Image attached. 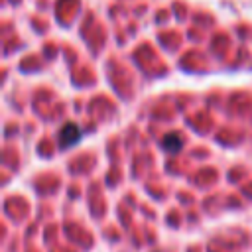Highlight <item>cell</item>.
Instances as JSON below:
<instances>
[{"label": "cell", "mask_w": 252, "mask_h": 252, "mask_svg": "<svg viewBox=\"0 0 252 252\" xmlns=\"http://www.w3.org/2000/svg\"><path fill=\"white\" fill-rule=\"evenodd\" d=\"M163 148L167 150V152H179L181 150V146H183V140H181V136L179 134H175V132H169V134H165L163 136Z\"/></svg>", "instance_id": "2"}, {"label": "cell", "mask_w": 252, "mask_h": 252, "mask_svg": "<svg viewBox=\"0 0 252 252\" xmlns=\"http://www.w3.org/2000/svg\"><path fill=\"white\" fill-rule=\"evenodd\" d=\"M79 140H81V132H79V128H77L75 124L69 122V124H65V126L59 130V146H61L63 150L75 146Z\"/></svg>", "instance_id": "1"}]
</instances>
